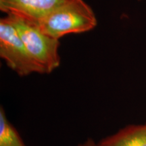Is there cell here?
I'll list each match as a JSON object with an SVG mask.
<instances>
[{
    "instance_id": "7",
    "label": "cell",
    "mask_w": 146,
    "mask_h": 146,
    "mask_svg": "<svg viewBox=\"0 0 146 146\" xmlns=\"http://www.w3.org/2000/svg\"><path fill=\"white\" fill-rule=\"evenodd\" d=\"M76 146H98V143H96L94 139H92L91 138H88L87 140H85V141L83 143H79L78 145Z\"/></svg>"
},
{
    "instance_id": "5",
    "label": "cell",
    "mask_w": 146,
    "mask_h": 146,
    "mask_svg": "<svg viewBox=\"0 0 146 146\" xmlns=\"http://www.w3.org/2000/svg\"><path fill=\"white\" fill-rule=\"evenodd\" d=\"M98 146H146V123L129 125L103 138Z\"/></svg>"
},
{
    "instance_id": "2",
    "label": "cell",
    "mask_w": 146,
    "mask_h": 146,
    "mask_svg": "<svg viewBox=\"0 0 146 146\" xmlns=\"http://www.w3.org/2000/svg\"><path fill=\"white\" fill-rule=\"evenodd\" d=\"M6 16L15 27L41 74H50L60 66V40L41 31L35 22L16 16Z\"/></svg>"
},
{
    "instance_id": "1",
    "label": "cell",
    "mask_w": 146,
    "mask_h": 146,
    "mask_svg": "<svg viewBox=\"0 0 146 146\" xmlns=\"http://www.w3.org/2000/svg\"><path fill=\"white\" fill-rule=\"evenodd\" d=\"M35 23L44 33L60 40L67 35L92 31L98 20L93 9L84 0H66Z\"/></svg>"
},
{
    "instance_id": "4",
    "label": "cell",
    "mask_w": 146,
    "mask_h": 146,
    "mask_svg": "<svg viewBox=\"0 0 146 146\" xmlns=\"http://www.w3.org/2000/svg\"><path fill=\"white\" fill-rule=\"evenodd\" d=\"M66 0H0V10L36 23Z\"/></svg>"
},
{
    "instance_id": "3",
    "label": "cell",
    "mask_w": 146,
    "mask_h": 146,
    "mask_svg": "<svg viewBox=\"0 0 146 146\" xmlns=\"http://www.w3.org/2000/svg\"><path fill=\"white\" fill-rule=\"evenodd\" d=\"M0 57L18 76L40 73L21 36L7 16L0 19Z\"/></svg>"
},
{
    "instance_id": "6",
    "label": "cell",
    "mask_w": 146,
    "mask_h": 146,
    "mask_svg": "<svg viewBox=\"0 0 146 146\" xmlns=\"http://www.w3.org/2000/svg\"><path fill=\"white\" fill-rule=\"evenodd\" d=\"M0 146H27L17 129L8 119L2 106L0 107Z\"/></svg>"
},
{
    "instance_id": "8",
    "label": "cell",
    "mask_w": 146,
    "mask_h": 146,
    "mask_svg": "<svg viewBox=\"0 0 146 146\" xmlns=\"http://www.w3.org/2000/svg\"><path fill=\"white\" fill-rule=\"evenodd\" d=\"M138 1H141V0H138Z\"/></svg>"
}]
</instances>
